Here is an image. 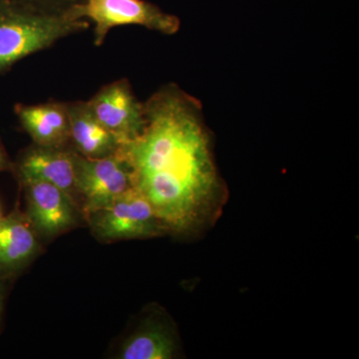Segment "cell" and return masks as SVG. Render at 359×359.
<instances>
[{"instance_id": "6da1fadb", "label": "cell", "mask_w": 359, "mask_h": 359, "mask_svg": "<svg viewBox=\"0 0 359 359\" xmlns=\"http://www.w3.org/2000/svg\"><path fill=\"white\" fill-rule=\"evenodd\" d=\"M144 113L143 132L118 153L128 163L135 190L169 233L194 235L218 218L226 199L202 104L168 84L144 103Z\"/></svg>"}, {"instance_id": "7a4b0ae2", "label": "cell", "mask_w": 359, "mask_h": 359, "mask_svg": "<svg viewBox=\"0 0 359 359\" xmlns=\"http://www.w3.org/2000/svg\"><path fill=\"white\" fill-rule=\"evenodd\" d=\"M69 13L47 11L26 0H0V74L23 58L90 27Z\"/></svg>"}, {"instance_id": "3957f363", "label": "cell", "mask_w": 359, "mask_h": 359, "mask_svg": "<svg viewBox=\"0 0 359 359\" xmlns=\"http://www.w3.org/2000/svg\"><path fill=\"white\" fill-rule=\"evenodd\" d=\"M85 221L101 244L147 240L170 233L150 203L135 189L102 209L89 212Z\"/></svg>"}, {"instance_id": "277c9868", "label": "cell", "mask_w": 359, "mask_h": 359, "mask_svg": "<svg viewBox=\"0 0 359 359\" xmlns=\"http://www.w3.org/2000/svg\"><path fill=\"white\" fill-rule=\"evenodd\" d=\"M69 13L93 25L96 46H101L110 30L118 26H143L167 35L175 34L181 27L178 16L165 13L146 0H83Z\"/></svg>"}, {"instance_id": "5b68a950", "label": "cell", "mask_w": 359, "mask_h": 359, "mask_svg": "<svg viewBox=\"0 0 359 359\" xmlns=\"http://www.w3.org/2000/svg\"><path fill=\"white\" fill-rule=\"evenodd\" d=\"M25 215L43 245L86 224L83 212L61 189L39 180L21 183Z\"/></svg>"}, {"instance_id": "8992f818", "label": "cell", "mask_w": 359, "mask_h": 359, "mask_svg": "<svg viewBox=\"0 0 359 359\" xmlns=\"http://www.w3.org/2000/svg\"><path fill=\"white\" fill-rule=\"evenodd\" d=\"M76 183L84 217L134 189L131 169L119 153L89 159L76 152Z\"/></svg>"}, {"instance_id": "52a82bcc", "label": "cell", "mask_w": 359, "mask_h": 359, "mask_svg": "<svg viewBox=\"0 0 359 359\" xmlns=\"http://www.w3.org/2000/svg\"><path fill=\"white\" fill-rule=\"evenodd\" d=\"M86 103L94 117L122 144L135 140L143 132L144 103L135 96L128 80L105 85Z\"/></svg>"}, {"instance_id": "ba28073f", "label": "cell", "mask_w": 359, "mask_h": 359, "mask_svg": "<svg viewBox=\"0 0 359 359\" xmlns=\"http://www.w3.org/2000/svg\"><path fill=\"white\" fill-rule=\"evenodd\" d=\"M180 339L171 318L162 309L151 306L125 334L113 358L173 359L180 354Z\"/></svg>"}, {"instance_id": "9c48e42d", "label": "cell", "mask_w": 359, "mask_h": 359, "mask_svg": "<svg viewBox=\"0 0 359 359\" xmlns=\"http://www.w3.org/2000/svg\"><path fill=\"white\" fill-rule=\"evenodd\" d=\"M13 173L20 184L39 180L65 191L80 205L76 183V151L71 147L52 148L33 144L13 162Z\"/></svg>"}, {"instance_id": "30bf717a", "label": "cell", "mask_w": 359, "mask_h": 359, "mask_svg": "<svg viewBox=\"0 0 359 359\" xmlns=\"http://www.w3.org/2000/svg\"><path fill=\"white\" fill-rule=\"evenodd\" d=\"M43 249V243L20 205L0 219V278L14 282Z\"/></svg>"}, {"instance_id": "8fae6325", "label": "cell", "mask_w": 359, "mask_h": 359, "mask_svg": "<svg viewBox=\"0 0 359 359\" xmlns=\"http://www.w3.org/2000/svg\"><path fill=\"white\" fill-rule=\"evenodd\" d=\"M15 114L35 145L71 147L69 115L66 103L16 104Z\"/></svg>"}, {"instance_id": "7c38bea8", "label": "cell", "mask_w": 359, "mask_h": 359, "mask_svg": "<svg viewBox=\"0 0 359 359\" xmlns=\"http://www.w3.org/2000/svg\"><path fill=\"white\" fill-rule=\"evenodd\" d=\"M70 122V146L78 154L100 159L117 154L122 143L94 117L86 101L66 103Z\"/></svg>"}, {"instance_id": "4fadbf2b", "label": "cell", "mask_w": 359, "mask_h": 359, "mask_svg": "<svg viewBox=\"0 0 359 359\" xmlns=\"http://www.w3.org/2000/svg\"><path fill=\"white\" fill-rule=\"evenodd\" d=\"M26 1L47 11L65 13L77 4H81L83 0H26Z\"/></svg>"}, {"instance_id": "5bb4252c", "label": "cell", "mask_w": 359, "mask_h": 359, "mask_svg": "<svg viewBox=\"0 0 359 359\" xmlns=\"http://www.w3.org/2000/svg\"><path fill=\"white\" fill-rule=\"evenodd\" d=\"M13 283V280L0 278V332H1L2 323H4L7 299H8Z\"/></svg>"}, {"instance_id": "9a60e30c", "label": "cell", "mask_w": 359, "mask_h": 359, "mask_svg": "<svg viewBox=\"0 0 359 359\" xmlns=\"http://www.w3.org/2000/svg\"><path fill=\"white\" fill-rule=\"evenodd\" d=\"M13 161H11L9 158L4 144L0 141V173H4V172H11L13 173Z\"/></svg>"}, {"instance_id": "2e32d148", "label": "cell", "mask_w": 359, "mask_h": 359, "mask_svg": "<svg viewBox=\"0 0 359 359\" xmlns=\"http://www.w3.org/2000/svg\"><path fill=\"white\" fill-rule=\"evenodd\" d=\"M4 212H2L1 207H0V219H1L2 217H4Z\"/></svg>"}]
</instances>
